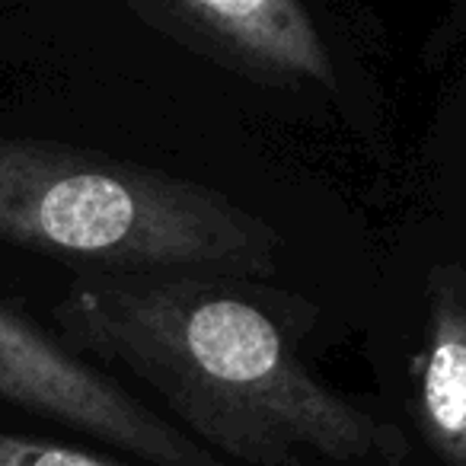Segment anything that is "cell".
<instances>
[{
	"mask_svg": "<svg viewBox=\"0 0 466 466\" xmlns=\"http://www.w3.org/2000/svg\"><path fill=\"white\" fill-rule=\"evenodd\" d=\"M58 339L141 377L218 453L291 466L400 460V431L304 368L294 336L227 275L86 272L55 307Z\"/></svg>",
	"mask_w": 466,
	"mask_h": 466,
	"instance_id": "1",
	"label": "cell"
},
{
	"mask_svg": "<svg viewBox=\"0 0 466 466\" xmlns=\"http://www.w3.org/2000/svg\"><path fill=\"white\" fill-rule=\"evenodd\" d=\"M0 243L93 272L268 275L279 233L218 188L103 150L0 137Z\"/></svg>",
	"mask_w": 466,
	"mask_h": 466,
	"instance_id": "2",
	"label": "cell"
},
{
	"mask_svg": "<svg viewBox=\"0 0 466 466\" xmlns=\"http://www.w3.org/2000/svg\"><path fill=\"white\" fill-rule=\"evenodd\" d=\"M0 400L154 466H230L7 300H0Z\"/></svg>",
	"mask_w": 466,
	"mask_h": 466,
	"instance_id": "3",
	"label": "cell"
},
{
	"mask_svg": "<svg viewBox=\"0 0 466 466\" xmlns=\"http://www.w3.org/2000/svg\"><path fill=\"white\" fill-rule=\"evenodd\" d=\"M128 10L176 46L272 86H336L329 48L298 0H135Z\"/></svg>",
	"mask_w": 466,
	"mask_h": 466,
	"instance_id": "4",
	"label": "cell"
},
{
	"mask_svg": "<svg viewBox=\"0 0 466 466\" xmlns=\"http://www.w3.org/2000/svg\"><path fill=\"white\" fill-rule=\"evenodd\" d=\"M415 419L447 466H466V272L428 275V329L415 358Z\"/></svg>",
	"mask_w": 466,
	"mask_h": 466,
	"instance_id": "5",
	"label": "cell"
},
{
	"mask_svg": "<svg viewBox=\"0 0 466 466\" xmlns=\"http://www.w3.org/2000/svg\"><path fill=\"white\" fill-rule=\"evenodd\" d=\"M0 466H125V463L77 451V447L0 431Z\"/></svg>",
	"mask_w": 466,
	"mask_h": 466,
	"instance_id": "6",
	"label": "cell"
}]
</instances>
